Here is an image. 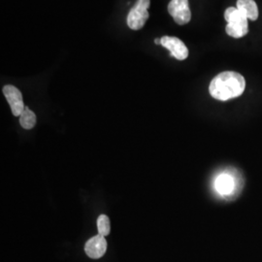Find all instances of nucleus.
<instances>
[{
    "label": "nucleus",
    "mask_w": 262,
    "mask_h": 262,
    "mask_svg": "<svg viewBox=\"0 0 262 262\" xmlns=\"http://www.w3.org/2000/svg\"><path fill=\"white\" fill-rule=\"evenodd\" d=\"M246 89L243 76L234 71H225L212 80L209 92L216 100L226 101L240 96Z\"/></svg>",
    "instance_id": "1"
},
{
    "label": "nucleus",
    "mask_w": 262,
    "mask_h": 262,
    "mask_svg": "<svg viewBox=\"0 0 262 262\" xmlns=\"http://www.w3.org/2000/svg\"><path fill=\"white\" fill-rule=\"evenodd\" d=\"M225 19L227 21L226 33L233 38H241L248 33V18L237 7L225 10Z\"/></svg>",
    "instance_id": "2"
},
{
    "label": "nucleus",
    "mask_w": 262,
    "mask_h": 262,
    "mask_svg": "<svg viewBox=\"0 0 262 262\" xmlns=\"http://www.w3.org/2000/svg\"><path fill=\"white\" fill-rule=\"evenodd\" d=\"M150 0H137L136 4L131 8L127 15V26L132 30H140L144 28L150 15L148 9L150 7Z\"/></svg>",
    "instance_id": "3"
},
{
    "label": "nucleus",
    "mask_w": 262,
    "mask_h": 262,
    "mask_svg": "<svg viewBox=\"0 0 262 262\" xmlns=\"http://www.w3.org/2000/svg\"><path fill=\"white\" fill-rule=\"evenodd\" d=\"M168 12L175 23L180 26L187 25L191 19L188 0H171L168 4Z\"/></svg>",
    "instance_id": "4"
},
{
    "label": "nucleus",
    "mask_w": 262,
    "mask_h": 262,
    "mask_svg": "<svg viewBox=\"0 0 262 262\" xmlns=\"http://www.w3.org/2000/svg\"><path fill=\"white\" fill-rule=\"evenodd\" d=\"M3 94L9 103L11 111L14 116L19 117L25 109L23 95L19 90L11 84H7L3 88Z\"/></svg>",
    "instance_id": "5"
},
{
    "label": "nucleus",
    "mask_w": 262,
    "mask_h": 262,
    "mask_svg": "<svg viewBox=\"0 0 262 262\" xmlns=\"http://www.w3.org/2000/svg\"><path fill=\"white\" fill-rule=\"evenodd\" d=\"M161 39V46L170 51L171 56L178 60H185L188 56V49L185 43L178 37L163 36Z\"/></svg>",
    "instance_id": "6"
},
{
    "label": "nucleus",
    "mask_w": 262,
    "mask_h": 262,
    "mask_svg": "<svg viewBox=\"0 0 262 262\" xmlns=\"http://www.w3.org/2000/svg\"><path fill=\"white\" fill-rule=\"evenodd\" d=\"M107 251V241L102 235L98 234L91 238L84 246L86 255L93 259L102 257Z\"/></svg>",
    "instance_id": "7"
},
{
    "label": "nucleus",
    "mask_w": 262,
    "mask_h": 262,
    "mask_svg": "<svg viewBox=\"0 0 262 262\" xmlns=\"http://www.w3.org/2000/svg\"><path fill=\"white\" fill-rule=\"evenodd\" d=\"M236 180L229 173L220 174L215 180V191L221 195H230L236 188Z\"/></svg>",
    "instance_id": "8"
},
{
    "label": "nucleus",
    "mask_w": 262,
    "mask_h": 262,
    "mask_svg": "<svg viewBox=\"0 0 262 262\" xmlns=\"http://www.w3.org/2000/svg\"><path fill=\"white\" fill-rule=\"evenodd\" d=\"M237 9L252 20H256L258 18V8L253 0H237Z\"/></svg>",
    "instance_id": "9"
},
{
    "label": "nucleus",
    "mask_w": 262,
    "mask_h": 262,
    "mask_svg": "<svg viewBox=\"0 0 262 262\" xmlns=\"http://www.w3.org/2000/svg\"><path fill=\"white\" fill-rule=\"evenodd\" d=\"M19 123L23 128L31 129L36 124V116L28 107H25L19 116Z\"/></svg>",
    "instance_id": "10"
},
{
    "label": "nucleus",
    "mask_w": 262,
    "mask_h": 262,
    "mask_svg": "<svg viewBox=\"0 0 262 262\" xmlns=\"http://www.w3.org/2000/svg\"><path fill=\"white\" fill-rule=\"evenodd\" d=\"M97 228L99 234L102 236H107L110 234L111 225H110V220L106 215H101L97 219Z\"/></svg>",
    "instance_id": "11"
},
{
    "label": "nucleus",
    "mask_w": 262,
    "mask_h": 262,
    "mask_svg": "<svg viewBox=\"0 0 262 262\" xmlns=\"http://www.w3.org/2000/svg\"><path fill=\"white\" fill-rule=\"evenodd\" d=\"M155 43H156L157 45H161V39L156 38V39H155Z\"/></svg>",
    "instance_id": "12"
}]
</instances>
